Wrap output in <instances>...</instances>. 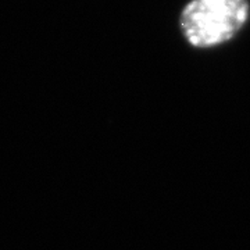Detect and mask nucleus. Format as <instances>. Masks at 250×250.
Segmentation results:
<instances>
[{"label":"nucleus","instance_id":"nucleus-1","mask_svg":"<svg viewBox=\"0 0 250 250\" xmlns=\"http://www.w3.org/2000/svg\"><path fill=\"white\" fill-rule=\"evenodd\" d=\"M248 17V0H192L182 10L181 29L192 46L213 47L232 39Z\"/></svg>","mask_w":250,"mask_h":250}]
</instances>
